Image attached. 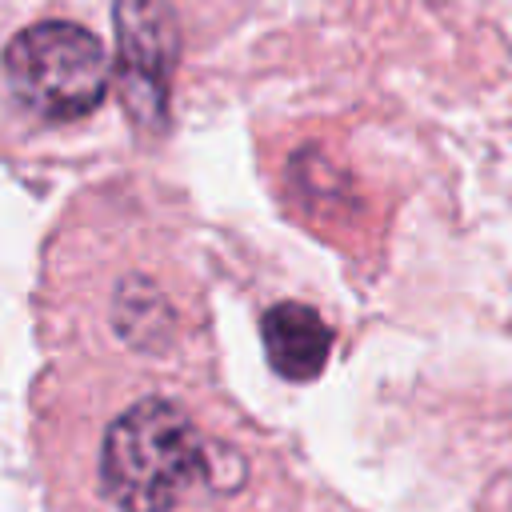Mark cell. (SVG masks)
Masks as SVG:
<instances>
[{"mask_svg": "<svg viewBox=\"0 0 512 512\" xmlns=\"http://www.w3.org/2000/svg\"><path fill=\"white\" fill-rule=\"evenodd\" d=\"M208 464L188 412L148 396L124 408L100 448V488L116 512H172Z\"/></svg>", "mask_w": 512, "mask_h": 512, "instance_id": "cell-1", "label": "cell"}, {"mask_svg": "<svg viewBox=\"0 0 512 512\" xmlns=\"http://www.w3.org/2000/svg\"><path fill=\"white\" fill-rule=\"evenodd\" d=\"M12 96L44 120H76L100 108L112 64L104 44L68 20H44L12 36L4 52Z\"/></svg>", "mask_w": 512, "mask_h": 512, "instance_id": "cell-2", "label": "cell"}, {"mask_svg": "<svg viewBox=\"0 0 512 512\" xmlns=\"http://www.w3.org/2000/svg\"><path fill=\"white\" fill-rule=\"evenodd\" d=\"M116 48L124 108L140 128H160L180 48L172 8L164 0H116Z\"/></svg>", "mask_w": 512, "mask_h": 512, "instance_id": "cell-3", "label": "cell"}, {"mask_svg": "<svg viewBox=\"0 0 512 512\" xmlns=\"http://www.w3.org/2000/svg\"><path fill=\"white\" fill-rule=\"evenodd\" d=\"M260 336H264V352L268 364L292 380V384H308L324 372L328 352H332V328L328 320L296 300H280L264 312L260 320Z\"/></svg>", "mask_w": 512, "mask_h": 512, "instance_id": "cell-4", "label": "cell"}]
</instances>
